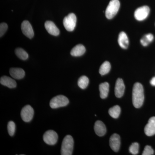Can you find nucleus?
<instances>
[{
  "mask_svg": "<svg viewBox=\"0 0 155 155\" xmlns=\"http://www.w3.org/2000/svg\"><path fill=\"white\" fill-rule=\"evenodd\" d=\"M144 92L142 85L140 83L134 84L132 91V102L134 106L139 108L142 106L144 101Z\"/></svg>",
  "mask_w": 155,
  "mask_h": 155,
  "instance_id": "1",
  "label": "nucleus"
},
{
  "mask_svg": "<svg viewBox=\"0 0 155 155\" xmlns=\"http://www.w3.org/2000/svg\"><path fill=\"white\" fill-rule=\"evenodd\" d=\"M74 147V140L71 135H67L62 142L61 154L72 155Z\"/></svg>",
  "mask_w": 155,
  "mask_h": 155,
  "instance_id": "2",
  "label": "nucleus"
},
{
  "mask_svg": "<svg viewBox=\"0 0 155 155\" xmlns=\"http://www.w3.org/2000/svg\"><path fill=\"white\" fill-rule=\"evenodd\" d=\"M119 0H111L106 9V16L108 19H112L116 15L120 8Z\"/></svg>",
  "mask_w": 155,
  "mask_h": 155,
  "instance_id": "3",
  "label": "nucleus"
},
{
  "mask_svg": "<svg viewBox=\"0 0 155 155\" xmlns=\"http://www.w3.org/2000/svg\"><path fill=\"white\" fill-rule=\"evenodd\" d=\"M68 98L65 96L60 95L53 97L50 101V106L52 109L65 107L69 104Z\"/></svg>",
  "mask_w": 155,
  "mask_h": 155,
  "instance_id": "4",
  "label": "nucleus"
},
{
  "mask_svg": "<svg viewBox=\"0 0 155 155\" xmlns=\"http://www.w3.org/2000/svg\"><path fill=\"white\" fill-rule=\"evenodd\" d=\"M76 21L77 18L75 14L71 13L64 18L63 24L66 30L69 31H72L75 29Z\"/></svg>",
  "mask_w": 155,
  "mask_h": 155,
  "instance_id": "5",
  "label": "nucleus"
},
{
  "mask_svg": "<svg viewBox=\"0 0 155 155\" xmlns=\"http://www.w3.org/2000/svg\"><path fill=\"white\" fill-rule=\"evenodd\" d=\"M149 7L147 6L140 7L134 12V17L138 21H143L146 19L150 14Z\"/></svg>",
  "mask_w": 155,
  "mask_h": 155,
  "instance_id": "6",
  "label": "nucleus"
},
{
  "mask_svg": "<svg viewBox=\"0 0 155 155\" xmlns=\"http://www.w3.org/2000/svg\"><path fill=\"white\" fill-rule=\"evenodd\" d=\"M43 138L44 141L47 144L54 145L58 141V135L54 130H48L44 134Z\"/></svg>",
  "mask_w": 155,
  "mask_h": 155,
  "instance_id": "7",
  "label": "nucleus"
},
{
  "mask_svg": "<svg viewBox=\"0 0 155 155\" xmlns=\"http://www.w3.org/2000/svg\"><path fill=\"white\" fill-rule=\"evenodd\" d=\"M34 110L32 107L29 105L25 106L21 110V118L25 122H30L32 120L34 116Z\"/></svg>",
  "mask_w": 155,
  "mask_h": 155,
  "instance_id": "8",
  "label": "nucleus"
},
{
  "mask_svg": "<svg viewBox=\"0 0 155 155\" xmlns=\"http://www.w3.org/2000/svg\"><path fill=\"white\" fill-rule=\"evenodd\" d=\"M21 30L22 33L25 36L29 38H32L34 34L33 28L30 22L27 20L23 21L21 24Z\"/></svg>",
  "mask_w": 155,
  "mask_h": 155,
  "instance_id": "9",
  "label": "nucleus"
},
{
  "mask_svg": "<svg viewBox=\"0 0 155 155\" xmlns=\"http://www.w3.org/2000/svg\"><path fill=\"white\" fill-rule=\"evenodd\" d=\"M120 137L117 134H114L111 136L110 140V145L111 149L115 152H117L120 148Z\"/></svg>",
  "mask_w": 155,
  "mask_h": 155,
  "instance_id": "10",
  "label": "nucleus"
},
{
  "mask_svg": "<svg viewBox=\"0 0 155 155\" xmlns=\"http://www.w3.org/2000/svg\"><path fill=\"white\" fill-rule=\"evenodd\" d=\"M144 132L148 136L155 134V117L150 118L144 128Z\"/></svg>",
  "mask_w": 155,
  "mask_h": 155,
  "instance_id": "11",
  "label": "nucleus"
},
{
  "mask_svg": "<svg viewBox=\"0 0 155 155\" xmlns=\"http://www.w3.org/2000/svg\"><path fill=\"white\" fill-rule=\"evenodd\" d=\"M125 90V86L123 80L122 78H118L115 86V96L118 98L121 97L124 94Z\"/></svg>",
  "mask_w": 155,
  "mask_h": 155,
  "instance_id": "12",
  "label": "nucleus"
},
{
  "mask_svg": "<svg viewBox=\"0 0 155 155\" xmlns=\"http://www.w3.org/2000/svg\"><path fill=\"white\" fill-rule=\"evenodd\" d=\"M45 26L46 29L50 34L54 36H58L60 34V30L54 23L52 21H46L45 23Z\"/></svg>",
  "mask_w": 155,
  "mask_h": 155,
  "instance_id": "13",
  "label": "nucleus"
},
{
  "mask_svg": "<svg viewBox=\"0 0 155 155\" xmlns=\"http://www.w3.org/2000/svg\"><path fill=\"white\" fill-rule=\"evenodd\" d=\"M94 130L97 135L100 137L104 135L107 132L105 125L101 121H97L95 123Z\"/></svg>",
  "mask_w": 155,
  "mask_h": 155,
  "instance_id": "14",
  "label": "nucleus"
},
{
  "mask_svg": "<svg viewBox=\"0 0 155 155\" xmlns=\"http://www.w3.org/2000/svg\"><path fill=\"white\" fill-rule=\"evenodd\" d=\"M0 83L10 88H14L17 86L16 81L11 78L7 76H3L1 78Z\"/></svg>",
  "mask_w": 155,
  "mask_h": 155,
  "instance_id": "15",
  "label": "nucleus"
},
{
  "mask_svg": "<svg viewBox=\"0 0 155 155\" xmlns=\"http://www.w3.org/2000/svg\"><path fill=\"white\" fill-rule=\"evenodd\" d=\"M10 74L15 79H21L25 76V72L21 68H12L10 69Z\"/></svg>",
  "mask_w": 155,
  "mask_h": 155,
  "instance_id": "16",
  "label": "nucleus"
},
{
  "mask_svg": "<svg viewBox=\"0 0 155 155\" xmlns=\"http://www.w3.org/2000/svg\"><path fill=\"white\" fill-rule=\"evenodd\" d=\"M118 43L119 46L123 49H127L129 45V40L126 34L124 31L119 33L118 38Z\"/></svg>",
  "mask_w": 155,
  "mask_h": 155,
  "instance_id": "17",
  "label": "nucleus"
},
{
  "mask_svg": "<svg viewBox=\"0 0 155 155\" xmlns=\"http://www.w3.org/2000/svg\"><path fill=\"white\" fill-rule=\"evenodd\" d=\"M86 49L84 46L81 44L78 45L72 48L70 54L73 57H80L83 55Z\"/></svg>",
  "mask_w": 155,
  "mask_h": 155,
  "instance_id": "18",
  "label": "nucleus"
},
{
  "mask_svg": "<svg viewBox=\"0 0 155 155\" xmlns=\"http://www.w3.org/2000/svg\"><path fill=\"white\" fill-rule=\"evenodd\" d=\"M100 97L102 99H105L107 97L109 92V84L105 82L99 85Z\"/></svg>",
  "mask_w": 155,
  "mask_h": 155,
  "instance_id": "19",
  "label": "nucleus"
},
{
  "mask_svg": "<svg viewBox=\"0 0 155 155\" xmlns=\"http://www.w3.org/2000/svg\"><path fill=\"white\" fill-rule=\"evenodd\" d=\"M111 69V65L110 62L105 61L100 67L99 73L101 75H104L107 74Z\"/></svg>",
  "mask_w": 155,
  "mask_h": 155,
  "instance_id": "20",
  "label": "nucleus"
},
{
  "mask_svg": "<svg viewBox=\"0 0 155 155\" xmlns=\"http://www.w3.org/2000/svg\"><path fill=\"white\" fill-rule=\"evenodd\" d=\"M121 113V108L118 105H116L110 108L109 110V114L111 117L114 119H117L119 117Z\"/></svg>",
  "mask_w": 155,
  "mask_h": 155,
  "instance_id": "21",
  "label": "nucleus"
},
{
  "mask_svg": "<svg viewBox=\"0 0 155 155\" xmlns=\"http://www.w3.org/2000/svg\"><path fill=\"white\" fill-rule=\"evenodd\" d=\"M154 39V36L152 34L149 33L145 35L140 39V42L143 46H147L150 43L152 42Z\"/></svg>",
  "mask_w": 155,
  "mask_h": 155,
  "instance_id": "22",
  "label": "nucleus"
},
{
  "mask_svg": "<svg viewBox=\"0 0 155 155\" xmlns=\"http://www.w3.org/2000/svg\"><path fill=\"white\" fill-rule=\"evenodd\" d=\"M89 79L86 76H81L78 79V84L81 88L84 89L88 86Z\"/></svg>",
  "mask_w": 155,
  "mask_h": 155,
  "instance_id": "23",
  "label": "nucleus"
},
{
  "mask_svg": "<svg viewBox=\"0 0 155 155\" xmlns=\"http://www.w3.org/2000/svg\"><path fill=\"white\" fill-rule=\"evenodd\" d=\"M15 54L18 58L22 60H26L28 58V54L21 48H18L15 50Z\"/></svg>",
  "mask_w": 155,
  "mask_h": 155,
  "instance_id": "24",
  "label": "nucleus"
},
{
  "mask_svg": "<svg viewBox=\"0 0 155 155\" xmlns=\"http://www.w3.org/2000/svg\"><path fill=\"white\" fill-rule=\"evenodd\" d=\"M8 130L9 135L13 136L16 130V125L13 121H10L8 123Z\"/></svg>",
  "mask_w": 155,
  "mask_h": 155,
  "instance_id": "25",
  "label": "nucleus"
},
{
  "mask_svg": "<svg viewBox=\"0 0 155 155\" xmlns=\"http://www.w3.org/2000/svg\"><path fill=\"white\" fill-rule=\"evenodd\" d=\"M139 145L137 143H134L129 147V151L132 154L137 155L139 152Z\"/></svg>",
  "mask_w": 155,
  "mask_h": 155,
  "instance_id": "26",
  "label": "nucleus"
},
{
  "mask_svg": "<svg viewBox=\"0 0 155 155\" xmlns=\"http://www.w3.org/2000/svg\"><path fill=\"white\" fill-rule=\"evenodd\" d=\"M8 28V25L7 23L2 22L0 25V36L2 37L6 33Z\"/></svg>",
  "mask_w": 155,
  "mask_h": 155,
  "instance_id": "27",
  "label": "nucleus"
},
{
  "mask_svg": "<svg viewBox=\"0 0 155 155\" xmlns=\"http://www.w3.org/2000/svg\"><path fill=\"white\" fill-rule=\"evenodd\" d=\"M153 154L154 150L151 147L148 145L145 147L142 155H152Z\"/></svg>",
  "mask_w": 155,
  "mask_h": 155,
  "instance_id": "28",
  "label": "nucleus"
},
{
  "mask_svg": "<svg viewBox=\"0 0 155 155\" xmlns=\"http://www.w3.org/2000/svg\"><path fill=\"white\" fill-rule=\"evenodd\" d=\"M150 84H151L153 86H155V77H153L152 78L151 80L150 81Z\"/></svg>",
  "mask_w": 155,
  "mask_h": 155,
  "instance_id": "29",
  "label": "nucleus"
}]
</instances>
